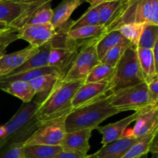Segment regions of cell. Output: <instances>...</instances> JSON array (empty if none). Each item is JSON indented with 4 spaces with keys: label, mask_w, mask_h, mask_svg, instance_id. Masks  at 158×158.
Instances as JSON below:
<instances>
[{
    "label": "cell",
    "mask_w": 158,
    "mask_h": 158,
    "mask_svg": "<svg viewBox=\"0 0 158 158\" xmlns=\"http://www.w3.org/2000/svg\"><path fill=\"white\" fill-rule=\"evenodd\" d=\"M83 1H84V0H83Z\"/></svg>",
    "instance_id": "bcb514c9"
},
{
    "label": "cell",
    "mask_w": 158,
    "mask_h": 158,
    "mask_svg": "<svg viewBox=\"0 0 158 158\" xmlns=\"http://www.w3.org/2000/svg\"><path fill=\"white\" fill-rule=\"evenodd\" d=\"M150 152L155 154L158 152V146H157V134L153 137L152 140L150 144Z\"/></svg>",
    "instance_id": "f35d334b"
},
{
    "label": "cell",
    "mask_w": 158,
    "mask_h": 158,
    "mask_svg": "<svg viewBox=\"0 0 158 158\" xmlns=\"http://www.w3.org/2000/svg\"><path fill=\"white\" fill-rule=\"evenodd\" d=\"M63 151L60 146L29 145L24 146L23 157L24 158H52Z\"/></svg>",
    "instance_id": "d4e9b609"
},
{
    "label": "cell",
    "mask_w": 158,
    "mask_h": 158,
    "mask_svg": "<svg viewBox=\"0 0 158 158\" xmlns=\"http://www.w3.org/2000/svg\"><path fill=\"white\" fill-rule=\"evenodd\" d=\"M130 23L158 25V0H121L105 28L108 32Z\"/></svg>",
    "instance_id": "277c9868"
},
{
    "label": "cell",
    "mask_w": 158,
    "mask_h": 158,
    "mask_svg": "<svg viewBox=\"0 0 158 158\" xmlns=\"http://www.w3.org/2000/svg\"><path fill=\"white\" fill-rule=\"evenodd\" d=\"M53 15V9L51 7V3H47L40 9H37L29 18L26 26L27 25H39L50 23ZM24 27V26H23Z\"/></svg>",
    "instance_id": "d6a6232c"
},
{
    "label": "cell",
    "mask_w": 158,
    "mask_h": 158,
    "mask_svg": "<svg viewBox=\"0 0 158 158\" xmlns=\"http://www.w3.org/2000/svg\"><path fill=\"white\" fill-rule=\"evenodd\" d=\"M100 25L99 17V6L89 7L86 12L76 21L71 22L69 30L77 29L87 26H98Z\"/></svg>",
    "instance_id": "f546056e"
},
{
    "label": "cell",
    "mask_w": 158,
    "mask_h": 158,
    "mask_svg": "<svg viewBox=\"0 0 158 158\" xmlns=\"http://www.w3.org/2000/svg\"><path fill=\"white\" fill-rule=\"evenodd\" d=\"M144 24L139 23H130L121 26L118 29L121 35L124 37L125 40L130 42L132 46H137L140 35Z\"/></svg>",
    "instance_id": "1f68e13d"
},
{
    "label": "cell",
    "mask_w": 158,
    "mask_h": 158,
    "mask_svg": "<svg viewBox=\"0 0 158 158\" xmlns=\"http://www.w3.org/2000/svg\"><path fill=\"white\" fill-rule=\"evenodd\" d=\"M143 81L137 59V46L131 45L114 67V74L108 81V91L111 94Z\"/></svg>",
    "instance_id": "5b68a950"
},
{
    "label": "cell",
    "mask_w": 158,
    "mask_h": 158,
    "mask_svg": "<svg viewBox=\"0 0 158 158\" xmlns=\"http://www.w3.org/2000/svg\"><path fill=\"white\" fill-rule=\"evenodd\" d=\"M51 47H52V43H51L50 40L49 42L46 43V44L40 46L39 48V51L35 55H33L30 58L28 59L22 66H20L19 67L15 69L9 75H15V74L21 73L26 72V71L30 70V69L47 66L48 58H49V54Z\"/></svg>",
    "instance_id": "7402d4cb"
},
{
    "label": "cell",
    "mask_w": 158,
    "mask_h": 158,
    "mask_svg": "<svg viewBox=\"0 0 158 158\" xmlns=\"http://www.w3.org/2000/svg\"><path fill=\"white\" fill-rule=\"evenodd\" d=\"M11 43H12L7 42V43H2V44H0V57L6 53V49H7V47L11 44Z\"/></svg>",
    "instance_id": "60d3db41"
},
{
    "label": "cell",
    "mask_w": 158,
    "mask_h": 158,
    "mask_svg": "<svg viewBox=\"0 0 158 158\" xmlns=\"http://www.w3.org/2000/svg\"><path fill=\"white\" fill-rule=\"evenodd\" d=\"M131 45V44L130 43V42H128L127 40L121 42L120 43L117 44V46H114L110 49H109L105 53L103 58L100 60V62L104 63V64L109 65V66H112V67H115L117 63H118V61L120 60L123 54L126 51V49Z\"/></svg>",
    "instance_id": "4dcf8cb0"
},
{
    "label": "cell",
    "mask_w": 158,
    "mask_h": 158,
    "mask_svg": "<svg viewBox=\"0 0 158 158\" xmlns=\"http://www.w3.org/2000/svg\"><path fill=\"white\" fill-rule=\"evenodd\" d=\"M53 0H0V22L12 29H19L26 26L32 14Z\"/></svg>",
    "instance_id": "8992f818"
},
{
    "label": "cell",
    "mask_w": 158,
    "mask_h": 158,
    "mask_svg": "<svg viewBox=\"0 0 158 158\" xmlns=\"http://www.w3.org/2000/svg\"><path fill=\"white\" fill-rule=\"evenodd\" d=\"M87 158H97V156L95 155V154H91V155H88Z\"/></svg>",
    "instance_id": "7bdbcfd3"
},
{
    "label": "cell",
    "mask_w": 158,
    "mask_h": 158,
    "mask_svg": "<svg viewBox=\"0 0 158 158\" xmlns=\"http://www.w3.org/2000/svg\"><path fill=\"white\" fill-rule=\"evenodd\" d=\"M121 0L119 1L106 2L99 4V17H100V25L106 26L109 23L114 13L118 9Z\"/></svg>",
    "instance_id": "836d02e7"
},
{
    "label": "cell",
    "mask_w": 158,
    "mask_h": 158,
    "mask_svg": "<svg viewBox=\"0 0 158 158\" xmlns=\"http://www.w3.org/2000/svg\"><path fill=\"white\" fill-rule=\"evenodd\" d=\"M114 72V67L100 63L96 65L87 77L85 79V83H98L102 81H109Z\"/></svg>",
    "instance_id": "4316f807"
},
{
    "label": "cell",
    "mask_w": 158,
    "mask_h": 158,
    "mask_svg": "<svg viewBox=\"0 0 158 158\" xmlns=\"http://www.w3.org/2000/svg\"><path fill=\"white\" fill-rule=\"evenodd\" d=\"M86 2L90 4V7H94V6H97L101 3L106 2H113V1H119V0H84Z\"/></svg>",
    "instance_id": "ab89813d"
},
{
    "label": "cell",
    "mask_w": 158,
    "mask_h": 158,
    "mask_svg": "<svg viewBox=\"0 0 158 158\" xmlns=\"http://www.w3.org/2000/svg\"><path fill=\"white\" fill-rule=\"evenodd\" d=\"M140 158H148V154H145V155H143L142 157H140Z\"/></svg>",
    "instance_id": "ee69618b"
},
{
    "label": "cell",
    "mask_w": 158,
    "mask_h": 158,
    "mask_svg": "<svg viewBox=\"0 0 158 158\" xmlns=\"http://www.w3.org/2000/svg\"><path fill=\"white\" fill-rule=\"evenodd\" d=\"M39 48L29 45L23 49L2 56L0 57V79L9 75L22 66L28 59L38 52Z\"/></svg>",
    "instance_id": "5bb4252c"
},
{
    "label": "cell",
    "mask_w": 158,
    "mask_h": 158,
    "mask_svg": "<svg viewBox=\"0 0 158 158\" xmlns=\"http://www.w3.org/2000/svg\"><path fill=\"white\" fill-rule=\"evenodd\" d=\"M9 29H12L10 27V26H8L7 24H6V23H2V22H0V32H6V31L9 30Z\"/></svg>",
    "instance_id": "b9f144b4"
},
{
    "label": "cell",
    "mask_w": 158,
    "mask_h": 158,
    "mask_svg": "<svg viewBox=\"0 0 158 158\" xmlns=\"http://www.w3.org/2000/svg\"><path fill=\"white\" fill-rule=\"evenodd\" d=\"M137 55L142 76L147 83L158 77V68L154 63L152 49L137 47Z\"/></svg>",
    "instance_id": "44dd1931"
},
{
    "label": "cell",
    "mask_w": 158,
    "mask_h": 158,
    "mask_svg": "<svg viewBox=\"0 0 158 158\" xmlns=\"http://www.w3.org/2000/svg\"><path fill=\"white\" fill-rule=\"evenodd\" d=\"M79 49L70 46H52L48 58V66L60 71L64 78Z\"/></svg>",
    "instance_id": "9a60e30c"
},
{
    "label": "cell",
    "mask_w": 158,
    "mask_h": 158,
    "mask_svg": "<svg viewBox=\"0 0 158 158\" xmlns=\"http://www.w3.org/2000/svg\"><path fill=\"white\" fill-rule=\"evenodd\" d=\"M138 114V111H137L115 123H109L103 127H97L96 130H97L102 135V145L104 146L123 137V134L127 131V127L137 120Z\"/></svg>",
    "instance_id": "2e32d148"
},
{
    "label": "cell",
    "mask_w": 158,
    "mask_h": 158,
    "mask_svg": "<svg viewBox=\"0 0 158 158\" xmlns=\"http://www.w3.org/2000/svg\"><path fill=\"white\" fill-rule=\"evenodd\" d=\"M0 89L17 97L24 103L32 102L35 92L29 82L14 81L5 86H0Z\"/></svg>",
    "instance_id": "603a6c76"
},
{
    "label": "cell",
    "mask_w": 158,
    "mask_h": 158,
    "mask_svg": "<svg viewBox=\"0 0 158 158\" xmlns=\"http://www.w3.org/2000/svg\"><path fill=\"white\" fill-rule=\"evenodd\" d=\"M139 140L140 139L123 137L112 143L104 145L94 154L97 158H120Z\"/></svg>",
    "instance_id": "d6986e66"
},
{
    "label": "cell",
    "mask_w": 158,
    "mask_h": 158,
    "mask_svg": "<svg viewBox=\"0 0 158 158\" xmlns=\"http://www.w3.org/2000/svg\"><path fill=\"white\" fill-rule=\"evenodd\" d=\"M24 143H13L0 149V158H24L23 149Z\"/></svg>",
    "instance_id": "e575fe53"
},
{
    "label": "cell",
    "mask_w": 158,
    "mask_h": 158,
    "mask_svg": "<svg viewBox=\"0 0 158 158\" xmlns=\"http://www.w3.org/2000/svg\"><path fill=\"white\" fill-rule=\"evenodd\" d=\"M158 131H154L152 134L140 139L134 143L120 158H140L143 155L148 154L150 152V144L153 137L157 134Z\"/></svg>",
    "instance_id": "83f0119b"
},
{
    "label": "cell",
    "mask_w": 158,
    "mask_h": 158,
    "mask_svg": "<svg viewBox=\"0 0 158 158\" xmlns=\"http://www.w3.org/2000/svg\"><path fill=\"white\" fill-rule=\"evenodd\" d=\"M84 80H61L46 100L39 106L35 117L38 125L66 117L73 110L72 101Z\"/></svg>",
    "instance_id": "6da1fadb"
},
{
    "label": "cell",
    "mask_w": 158,
    "mask_h": 158,
    "mask_svg": "<svg viewBox=\"0 0 158 158\" xmlns=\"http://www.w3.org/2000/svg\"><path fill=\"white\" fill-rule=\"evenodd\" d=\"M38 108L34 102L24 103L7 123L0 125V149L27 140L39 126L35 117Z\"/></svg>",
    "instance_id": "3957f363"
},
{
    "label": "cell",
    "mask_w": 158,
    "mask_h": 158,
    "mask_svg": "<svg viewBox=\"0 0 158 158\" xmlns=\"http://www.w3.org/2000/svg\"><path fill=\"white\" fill-rule=\"evenodd\" d=\"M88 155L79 152H74V151H62L56 155L52 158H87Z\"/></svg>",
    "instance_id": "74e56055"
},
{
    "label": "cell",
    "mask_w": 158,
    "mask_h": 158,
    "mask_svg": "<svg viewBox=\"0 0 158 158\" xmlns=\"http://www.w3.org/2000/svg\"><path fill=\"white\" fill-rule=\"evenodd\" d=\"M62 31H64L66 38L79 49L87 43L100 40L106 33V28L103 25L83 26L72 30Z\"/></svg>",
    "instance_id": "4fadbf2b"
},
{
    "label": "cell",
    "mask_w": 158,
    "mask_h": 158,
    "mask_svg": "<svg viewBox=\"0 0 158 158\" xmlns=\"http://www.w3.org/2000/svg\"><path fill=\"white\" fill-rule=\"evenodd\" d=\"M0 33H1V32H0Z\"/></svg>",
    "instance_id": "f6af8a7d"
},
{
    "label": "cell",
    "mask_w": 158,
    "mask_h": 158,
    "mask_svg": "<svg viewBox=\"0 0 158 158\" xmlns=\"http://www.w3.org/2000/svg\"><path fill=\"white\" fill-rule=\"evenodd\" d=\"M138 113L134 127L125 131L123 137L140 139L158 131V103L149 105Z\"/></svg>",
    "instance_id": "30bf717a"
},
{
    "label": "cell",
    "mask_w": 158,
    "mask_h": 158,
    "mask_svg": "<svg viewBox=\"0 0 158 158\" xmlns=\"http://www.w3.org/2000/svg\"><path fill=\"white\" fill-rule=\"evenodd\" d=\"M56 33L50 23L39 25H27L18 29V40L27 41L29 45L40 47L50 41Z\"/></svg>",
    "instance_id": "8fae6325"
},
{
    "label": "cell",
    "mask_w": 158,
    "mask_h": 158,
    "mask_svg": "<svg viewBox=\"0 0 158 158\" xmlns=\"http://www.w3.org/2000/svg\"><path fill=\"white\" fill-rule=\"evenodd\" d=\"M158 41V25L144 24L137 47L152 49Z\"/></svg>",
    "instance_id": "f1b7e54d"
},
{
    "label": "cell",
    "mask_w": 158,
    "mask_h": 158,
    "mask_svg": "<svg viewBox=\"0 0 158 158\" xmlns=\"http://www.w3.org/2000/svg\"><path fill=\"white\" fill-rule=\"evenodd\" d=\"M99 40L91 42L80 48L70 68L63 78V81H85L91 69L100 62L97 52V43Z\"/></svg>",
    "instance_id": "ba28073f"
},
{
    "label": "cell",
    "mask_w": 158,
    "mask_h": 158,
    "mask_svg": "<svg viewBox=\"0 0 158 158\" xmlns=\"http://www.w3.org/2000/svg\"><path fill=\"white\" fill-rule=\"evenodd\" d=\"M18 40V30L17 29H9L0 33V44L4 43H13Z\"/></svg>",
    "instance_id": "8d00e7d4"
},
{
    "label": "cell",
    "mask_w": 158,
    "mask_h": 158,
    "mask_svg": "<svg viewBox=\"0 0 158 158\" xmlns=\"http://www.w3.org/2000/svg\"><path fill=\"white\" fill-rule=\"evenodd\" d=\"M120 114L110 104V95L106 94L82 107L73 110L66 116V132L79 130H96L105 120Z\"/></svg>",
    "instance_id": "7a4b0ae2"
},
{
    "label": "cell",
    "mask_w": 158,
    "mask_h": 158,
    "mask_svg": "<svg viewBox=\"0 0 158 158\" xmlns=\"http://www.w3.org/2000/svg\"><path fill=\"white\" fill-rule=\"evenodd\" d=\"M126 40L118 29L106 32L97 43V52L100 61L106 52L114 46Z\"/></svg>",
    "instance_id": "484cf974"
},
{
    "label": "cell",
    "mask_w": 158,
    "mask_h": 158,
    "mask_svg": "<svg viewBox=\"0 0 158 158\" xmlns=\"http://www.w3.org/2000/svg\"><path fill=\"white\" fill-rule=\"evenodd\" d=\"M108 91V81L98 83H85L80 86L74 95L72 101L73 110L78 109L94 100L106 95Z\"/></svg>",
    "instance_id": "7c38bea8"
},
{
    "label": "cell",
    "mask_w": 158,
    "mask_h": 158,
    "mask_svg": "<svg viewBox=\"0 0 158 158\" xmlns=\"http://www.w3.org/2000/svg\"><path fill=\"white\" fill-rule=\"evenodd\" d=\"M50 73H60V71L54 67L51 66H44V67L37 68V69H30L21 73L15 74V75H9L0 79V86H5L14 81H25L30 82L31 80L41 77L43 75Z\"/></svg>",
    "instance_id": "cb8c5ba5"
},
{
    "label": "cell",
    "mask_w": 158,
    "mask_h": 158,
    "mask_svg": "<svg viewBox=\"0 0 158 158\" xmlns=\"http://www.w3.org/2000/svg\"><path fill=\"white\" fill-rule=\"evenodd\" d=\"M148 93L151 103H158V77H155L151 83L148 84Z\"/></svg>",
    "instance_id": "d590c367"
},
{
    "label": "cell",
    "mask_w": 158,
    "mask_h": 158,
    "mask_svg": "<svg viewBox=\"0 0 158 158\" xmlns=\"http://www.w3.org/2000/svg\"><path fill=\"white\" fill-rule=\"evenodd\" d=\"M83 0H63L61 3L53 9L51 24L56 30L62 29L69 21L73 12L83 2Z\"/></svg>",
    "instance_id": "ffe728a7"
},
{
    "label": "cell",
    "mask_w": 158,
    "mask_h": 158,
    "mask_svg": "<svg viewBox=\"0 0 158 158\" xmlns=\"http://www.w3.org/2000/svg\"><path fill=\"white\" fill-rule=\"evenodd\" d=\"M63 80V77L60 73H50L31 80L29 83L35 92L34 103L40 106L55 89L57 84Z\"/></svg>",
    "instance_id": "e0dca14e"
},
{
    "label": "cell",
    "mask_w": 158,
    "mask_h": 158,
    "mask_svg": "<svg viewBox=\"0 0 158 158\" xmlns=\"http://www.w3.org/2000/svg\"><path fill=\"white\" fill-rule=\"evenodd\" d=\"M110 95L111 106L120 113L131 110L137 112L153 104L145 81L120 89Z\"/></svg>",
    "instance_id": "52a82bcc"
},
{
    "label": "cell",
    "mask_w": 158,
    "mask_h": 158,
    "mask_svg": "<svg viewBox=\"0 0 158 158\" xmlns=\"http://www.w3.org/2000/svg\"><path fill=\"white\" fill-rule=\"evenodd\" d=\"M92 131L91 130L86 129L66 132L60 147L63 151L87 154V152L90 149L89 139Z\"/></svg>",
    "instance_id": "ac0fdd59"
},
{
    "label": "cell",
    "mask_w": 158,
    "mask_h": 158,
    "mask_svg": "<svg viewBox=\"0 0 158 158\" xmlns=\"http://www.w3.org/2000/svg\"><path fill=\"white\" fill-rule=\"evenodd\" d=\"M60 119L46 122L39 125L37 129L24 143V146L29 145H46L60 146L66 134L65 119Z\"/></svg>",
    "instance_id": "9c48e42d"
}]
</instances>
